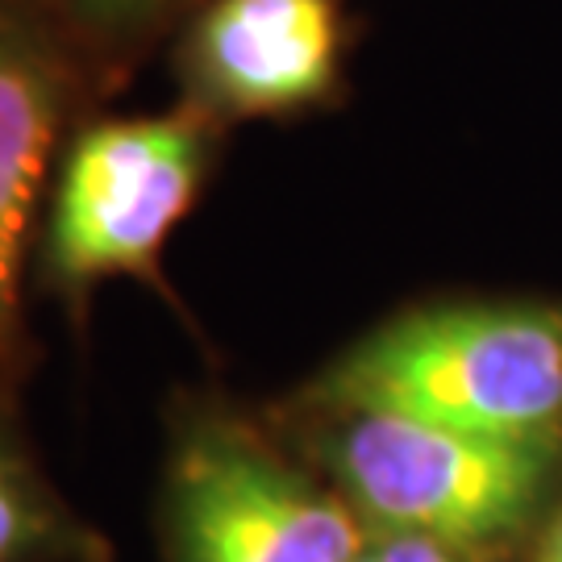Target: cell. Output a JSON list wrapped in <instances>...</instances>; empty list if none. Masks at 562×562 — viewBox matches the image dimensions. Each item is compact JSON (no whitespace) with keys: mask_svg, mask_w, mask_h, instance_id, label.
<instances>
[{"mask_svg":"<svg viewBox=\"0 0 562 562\" xmlns=\"http://www.w3.org/2000/svg\"><path fill=\"white\" fill-rule=\"evenodd\" d=\"M350 413L492 438H546L562 413V329L529 308H434L387 325L334 371Z\"/></svg>","mask_w":562,"mask_h":562,"instance_id":"6da1fadb","label":"cell"},{"mask_svg":"<svg viewBox=\"0 0 562 562\" xmlns=\"http://www.w3.org/2000/svg\"><path fill=\"white\" fill-rule=\"evenodd\" d=\"M338 475L375 529L471 550L521 529L550 475L546 438H492L446 425L355 413Z\"/></svg>","mask_w":562,"mask_h":562,"instance_id":"7a4b0ae2","label":"cell"},{"mask_svg":"<svg viewBox=\"0 0 562 562\" xmlns=\"http://www.w3.org/2000/svg\"><path fill=\"white\" fill-rule=\"evenodd\" d=\"M209 167L201 109L88 125L71 142L50 209V262L63 280L150 267L196 201Z\"/></svg>","mask_w":562,"mask_h":562,"instance_id":"3957f363","label":"cell"},{"mask_svg":"<svg viewBox=\"0 0 562 562\" xmlns=\"http://www.w3.org/2000/svg\"><path fill=\"white\" fill-rule=\"evenodd\" d=\"M180 562H355L362 533L346 504L229 434H201L171 483Z\"/></svg>","mask_w":562,"mask_h":562,"instance_id":"277c9868","label":"cell"},{"mask_svg":"<svg viewBox=\"0 0 562 562\" xmlns=\"http://www.w3.org/2000/svg\"><path fill=\"white\" fill-rule=\"evenodd\" d=\"M341 0H204L180 67L204 117H283L338 88Z\"/></svg>","mask_w":562,"mask_h":562,"instance_id":"5b68a950","label":"cell"},{"mask_svg":"<svg viewBox=\"0 0 562 562\" xmlns=\"http://www.w3.org/2000/svg\"><path fill=\"white\" fill-rule=\"evenodd\" d=\"M76 92V55L0 0V329L18 308L25 234Z\"/></svg>","mask_w":562,"mask_h":562,"instance_id":"8992f818","label":"cell"},{"mask_svg":"<svg viewBox=\"0 0 562 562\" xmlns=\"http://www.w3.org/2000/svg\"><path fill=\"white\" fill-rule=\"evenodd\" d=\"M76 55L83 46H134L188 21L204 0H9Z\"/></svg>","mask_w":562,"mask_h":562,"instance_id":"52a82bcc","label":"cell"},{"mask_svg":"<svg viewBox=\"0 0 562 562\" xmlns=\"http://www.w3.org/2000/svg\"><path fill=\"white\" fill-rule=\"evenodd\" d=\"M42 533L38 504L21 475L0 459V562H18Z\"/></svg>","mask_w":562,"mask_h":562,"instance_id":"ba28073f","label":"cell"},{"mask_svg":"<svg viewBox=\"0 0 562 562\" xmlns=\"http://www.w3.org/2000/svg\"><path fill=\"white\" fill-rule=\"evenodd\" d=\"M367 546L380 562H459V550L434 542V538L401 533V529H375Z\"/></svg>","mask_w":562,"mask_h":562,"instance_id":"9c48e42d","label":"cell"},{"mask_svg":"<svg viewBox=\"0 0 562 562\" xmlns=\"http://www.w3.org/2000/svg\"><path fill=\"white\" fill-rule=\"evenodd\" d=\"M542 562H562V521H559V529L550 533V542H546Z\"/></svg>","mask_w":562,"mask_h":562,"instance_id":"30bf717a","label":"cell"},{"mask_svg":"<svg viewBox=\"0 0 562 562\" xmlns=\"http://www.w3.org/2000/svg\"><path fill=\"white\" fill-rule=\"evenodd\" d=\"M355 562H380V559H375V554H371V546L362 542V550H359V559H355Z\"/></svg>","mask_w":562,"mask_h":562,"instance_id":"8fae6325","label":"cell"}]
</instances>
